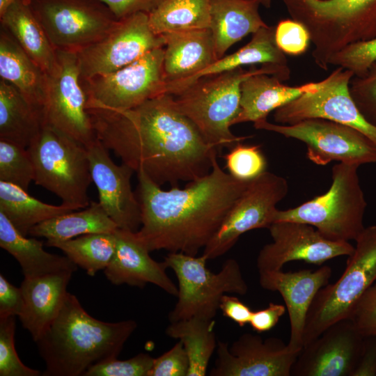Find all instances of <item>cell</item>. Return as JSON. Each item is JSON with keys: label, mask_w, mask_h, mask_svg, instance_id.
I'll list each match as a JSON object with an SVG mask.
<instances>
[{"label": "cell", "mask_w": 376, "mask_h": 376, "mask_svg": "<svg viewBox=\"0 0 376 376\" xmlns=\"http://www.w3.org/2000/svg\"><path fill=\"white\" fill-rule=\"evenodd\" d=\"M97 139L159 186L200 178L219 154L163 93L123 111L87 109Z\"/></svg>", "instance_id": "6da1fadb"}, {"label": "cell", "mask_w": 376, "mask_h": 376, "mask_svg": "<svg viewBox=\"0 0 376 376\" xmlns=\"http://www.w3.org/2000/svg\"><path fill=\"white\" fill-rule=\"evenodd\" d=\"M141 224L135 232L150 252L166 250L197 256L214 236L249 182L225 172L217 157L209 173L189 183L162 189L137 173Z\"/></svg>", "instance_id": "7a4b0ae2"}, {"label": "cell", "mask_w": 376, "mask_h": 376, "mask_svg": "<svg viewBox=\"0 0 376 376\" xmlns=\"http://www.w3.org/2000/svg\"><path fill=\"white\" fill-rule=\"evenodd\" d=\"M136 327L132 320L95 319L68 292L58 316L36 341L45 363L42 375L83 376L91 366L117 358Z\"/></svg>", "instance_id": "3957f363"}, {"label": "cell", "mask_w": 376, "mask_h": 376, "mask_svg": "<svg viewBox=\"0 0 376 376\" xmlns=\"http://www.w3.org/2000/svg\"><path fill=\"white\" fill-rule=\"evenodd\" d=\"M265 73L282 81L290 77L288 65L272 63L251 65L202 77L172 95L178 110L197 128L205 141L221 152L251 136H237L230 127L240 109L241 84L249 77Z\"/></svg>", "instance_id": "277c9868"}, {"label": "cell", "mask_w": 376, "mask_h": 376, "mask_svg": "<svg viewBox=\"0 0 376 376\" xmlns=\"http://www.w3.org/2000/svg\"><path fill=\"white\" fill-rule=\"evenodd\" d=\"M358 168L345 163L335 164L327 191L295 207L277 210L274 223H304L313 226L328 240L355 241L365 228L363 218L367 207Z\"/></svg>", "instance_id": "5b68a950"}, {"label": "cell", "mask_w": 376, "mask_h": 376, "mask_svg": "<svg viewBox=\"0 0 376 376\" xmlns=\"http://www.w3.org/2000/svg\"><path fill=\"white\" fill-rule=\"evenodd\" d=\"M33 163L36 185L52 192L75 210L90 205L92 180L87 148L47 125L26 148Z\"/></svg>", "instance_id": "8992f818"}, {"label": "cell", "mask_w": 376, "mask_h": 376, "mask_svg": "<svg viewBox=\"0 0 376 376\" xmlns=\"http://www.w3.org/2000/svg\"><path fill=\"white\" fill-rule=\"evenodd\" d=\"M207 260L203 254L182 252H169L164 257L178 282V301L168 316L170 322L192 317L214 319L224 295L247 293L248 285L236 260H226L217 273L207 268Z\"/></svg>", "instance_id": "52a82bcc"}, {"label": "cell", "mask_w": 376, "mask_h": 376, "mask_svg": "<svg viewBox=\"0 0 376 376\" xmlns=\"http://www.w3.org/2000/svg\"><path fill=\"white\" fill-rule=\"evenodd\" d=\"M355 242L342 275L334 283L322 287L311 305L304 347L331 324L349 319L357 299L376 281V225L365 227Z\"/></svg>", "instance_id": "ba28073f"}, {"label": "cell", "mask_w": 376, "mask_h": 376, "mask_svg": "<svg viewBox=\"0 0 376 376\" xmlns=\"http://www.w3.org/2000/svg\"><path fill=\"white\" fill-rule=\"evenodd\" d=\"M56 50L78 52L107 36L117 18L100 0H26Z\"/></svg>", "instance_id": "9c48e42d"}, {"label": "cell", "mask_w": 376, "mask_h": 376, "mask_svg": "<svg viewBox=\"0 0 376 376\" xmlns=\"http://www.w3.org/2000/svg\"><path fill=\"white\" fill-rule=\"evenodd\" d=\"M257 130H267L303 142L307 158L325 166L332 161L358 166L376 163V143L359 130L322 118H310L292 125L260 120L253 123Z\"/></svg>", "instance_id": "30bf717a"}, {"label": "cell", "mask_w": 376, "mask_h": 376, "mask_svg": "<svg viewBox=\"0 0 376 376\" xmlns=\"http://www.w3.org/2000/svg\"><path fill=\"white\" fill-rule=\"evenodd\" d=\"M164 47L113 72L80 79L87 109L127 110L165 93Z\"/></svg>", "instance_id": "8fae6325"}, {"label": "cell", "mask_w": 376, "mask_h": 376, "mask_svg": "<svg viewBox=\"0 0 376 376\" xmlns=\"http://www.w3.org/2000/svg\"><path fill=\"white\" fill-rule=\"evenodd\" d=\"M47 74L42 125H49L88 147L96 139L87 97L80 81L76 52L56 50L55 68Z\"/></svg>", "instance_id": "7c38bea8"}, {"label": "cell", "mask_w": 376, "mask_h": 376, "mask_svg": "<svg viewBox=\"0 0 376 376\" xmlns=\"http://www.w3.org/2000/svg\"><path fill=\"white\" fill-rule=\"evenodd\" d=\"M288 189L285 178L267 171L251 180L203 249V255L207 260L222 256L242 235L268 228L274 221L276 205L286 196Z\"/></svg>", "instance_id": "4fadbf2b"}, {"label": "cell", "mask_w": 376, "mask_h": 376, "mask_svg": "<svg viewBox=\"0 0 376 376\" xmlns=\"http://www.w3.org/2000/svg\"><path fill=\"white\" fill-rule=\"evenodd\" d=\"M164 45V36L152 31L148 14L121 18L107 36L77 52L80 79L113 72Z\"/></svg>", "instance_id": "5bb4252c"}, {"label": "cell", "mask_w": 376, "mask_h": 376, "mask_svg": "<svg viewBox=\"0 0 376 376\" xmlns=\"http://www.w3.org/2000/svg\"><path fill=\"white\" fill-rule=\"evenodd\" d=\"M353 73L341 67L324 79L317 91L306 93L276 109L278 124L292 125L310 118H322L352 127L376 143V127L363 116L350 92Z\"/></svg>", "instance_id": "9a60e30c"}, {"label": "cell", "mask_w": 376, "mask_h": 376, "mask_svg": "<svg viewBox=\"0 0 376 376\" xmlns=\"http://www.w3.org/2000/svg\"><path fill=\"white\" fill-rule=\"evenodd\" d=\"M268 229L273 241L258 255V272L280 270L285 264L296 260L321 265L337 257L349 256L354 249L349 242L328 240L304 223L277 221Z\"/></svg>", "instance_id": "2e32d148"}, {"label": "cell", "mask_w": 376, "mask_h": 376, "mask_svg": "<svg viewBox=\"0 0 376 376\" xmlns=\"http://www.w3.org/2000/svg\"><path fill=\"white\" fill-rule=\"evenodd\" d=\"M300 352L281 339L245 333L229 345L218 340L210 376H291Z\"/></svg>", "instance_id": "e0dca14e"}, {"label": "cell", "mask_w": 376, "mask_h": 376, "mask_svg": "<svg viewBox=\"0 0 376 376\" xmlns=\"http://www.w3.org/2000/svg\"><path fill=\"white\" fill-rule=\"evenodd\" d=\"M363 337L350 320L329 326L303 347L291 371L292 376H352L357 365Z\"/></svg>", "instance_id": "ac0fdd59"}, {"label": "cell", "mask_w": 376, "mask_h": 376, "mask_svg": "<svg viewBox=\"0 0 376 376\" xmlns=\"http://www.w3.org/2000/svg\"><path fill=\"white\" fill-rule=\"evenodd\" d=\"M92 180L99 203L118 228L136 232L141 224V207L132 189L134 171L125 164H115L108 149L97 139L86 147Z\"/></svg>", "instance_id": "d6986e66"}, {"label": "cell", "mask_w": 376, "mask_h": 376, "mask_svg": "<svg viewBox=\"0 0 376 376\" xmlns=\"http://www.w3.org/2000/svg\"><path fill=\"white\" fill-rule=\"evenodd\" d=\"M331 274V267L327 265L315 271L259 272L260 285L265 290L279 292L285 301L290 327L288 345L291 350L300 352L303 348L308 312L318 292L328 284Z\"/></svg>", "instance_id": "ffe728a7"}, {"label": "cell", "mask_w": 376, "mask_h": 376, "mask_svg": "<svg viewBox=\"0 0 376 376\" xmlns=\"http://www.w3.org/2000/svg\"><path fill=\"white\" fill-rule=\"evenodd\" d=\"M115 235V253L104 269L107 279L112 284L143 288L151 283L170 295L178 296V288L167 274L166 263L150 257L149 250L135 232L118 228Z\"/></svg>", "instance_id": "44dd1931"}, {"label": "cell", "mask_w": 376, "mask_h": 376, "mask_svg": "<svg viewBox=\"0 0 376 376\" xmlns=\"http://www.w3.org/2000/svg\"><path fill=\"white\" fill-rule=\"evenodd\" d=\"M74 272L63 271L26 279L21 284L24 306L19 316L23 327L36 342L58 316Z\"/></svg>", "instance_id": "7402d4cb"}, {"label": "cell", "mask_w": 376, "mask_h": 376, "mask_svg": "<svg viewBox=\"0 0 376 376\" xmlns=\"http://www.w3.org/2000/svg\"><path fill=\"white\" fill-rule=\"evenodd\" d=\"M324 80L299 86H288L276 76L260 73L246 78L241 84L240 109L232 125L267 119L272 111L299 96L318 91Z\"/></svg>", "instance_id": "603a6c76"}, {"label": "cell", "mask_w": 376, "mask_h": 376, "mask_svg": "<svg viewBox=\"0 0 376 376\" xmlns=\"http://www.w3.org/2000/svg\"><path fill=\"white\" fill-rule=\"evenodd\" d=\"M162 36L165 40L163 70L166 84L193 76L218 60L210 29Z\"/></svg>", "instance_id": "cb8c5ba5"}, {"label": "cell", "mask_w": 376, "mask_h": 376, "mask_svg": "<svg viewBox=\"0 0 376 376\" xmlns=\"http://www.w3.org/2000/svg\"><path fill=\"white\" fill-rule=\"evenodd\" d=\"M258 0H210V30L217 59L235 43L268 26L259 13Z\"/></svg>", "instance_id": "d4e9b609"}, {"label": "cell", "mask_w": 376, "mask_h": 376, "mask_svg": "<svg viewBox=\"0 0 376 376\" xmlns=\"http://www.w3.org/2000/svg\"><path fill=\"white\" fill-rule=\"evenodd\" d=\"M274 34L275 26L260 28L252 34L251 40L237 52L217 60L193 76L167 83L165 93L175 94L202 77L222 73L244 65L267 63L288 65L285 54L276 44Z\"/></svg>", "instance_id": "484cf974"}, {"label": "cell", "mask_w": 376, "mask_h": 376, "mask_svg": "<svg viewBox=\"0 0 376 376\" xmlns=\"http://www.w3.org/2000/svg\"><path fill=\"white\" fill-rule=\"evenodd\" d=\"M0 77L14 86L42 112L45 101L47 74L2 26L0 27Z\"/></svg>", "instance_id": "4316f807"}, {"label": "cell", "mask_w": 376, "mask_h": 376, "mask_svg": "<svg viewBox=\"0 0 376 376\" xmlns=\"http://www.w3.org/2000/svg\"><path fill=\"white\" fill-rule=\"evenodd\" d=\"M0 246L19 264L24 278H35L63 271L75 272L77 266L66 256L48 253L43 242L27 238L0 212Z\"/></svg>", "instance_id": "83f0119b"}, {"label": "cell", "mask_w": 376, "mask_h": 376, "mask_svg": "<svg viewBox=\"0 0 376 376\" xmlns=\"http://www.w3.org/2000/svg\"><path fill=\"white\" fill-rule=\"evenodd\" d=\"M1 26L46 72L56 64V49L26 0H15L0 15Z\"/></svg>", "instance_id": "f1b7e54d"}, {"label": "cell", "mask_w": 376, "mask_h": 376, "mask_svg": "<svg viewBox=\"0 0 376 376\" xmlns=\"http://www.w3.org/2000/svg\"><path fill=\"white\" fill-rule=\"evenodd\" d=\"M42 127L41 111L0 79V139L27 148Z\"/></svg>", "instance_id": "f546056e"}, {"label": "cell", "mask_w": 376, "mask_h": 376, "mask_svg": "<svg viewBox=\"0 0 376 376\" xmlns=\"http://www.w3.org/2000/svg\"><path fill=\"white\" fill-rule=\"evenodd\" d=\"M118 228L99 202L46 220L35 226L29 235L48 241H63L92 233H113Z\"/></svg>", "instance_id": "4dcf8cb0"}, {"label": "cell", "mask_w": 376, "mask_h": 376, "mask_svg": "<svg viewBox=\"0 0 376 376\" xmlns=\"http://www.w3.org/2000/svg\"><path fill=\"white\" fill-rule=\"evenodd\" d=\"M74 210H77L63 203H44L17 185L0 181V212L24 235L39 224Z\"/></svg>", "instance_id": "1f68e13d"}, {"label": "cell", "mask_w": 376, "mask_h": 376, "mask_svg": "<svg viewBox=\"0 0 376 376\" xmlns=\"http://www.w3.org/2000/svg\"><path fill=\"white\" fill-rule=\"evenodd\" d=\"M215 321L192 317L170 322L166 334L180 341L187 354L189 368L187 376H205L209 361L217 347Z\"/></svg>", "instance_id": "d6a6232c"}, {"label": "cell", "mask_w": 376, "mask_h": 376, "mask_svg": "<svg viewBox=\"0 0 376 376\" xmlns=\"http://www.w3.org/2000/svg\"><path fill=\"white\" fill-rule=\"evenodd\" d=\"M210 0H164L148 14L157 35L191 29H209Z\"/></svg>", "instance_id": "836d02e7"}, {"label": "cell", "mask_w": 376, "mask_h": 376, "mask_svg": "<svg viewBox=\"0 0 376 376\" xmlns=\"http://www.w3.org/2000/svg\"><path fill=\"white\" fill-rule=\"evenodd\" d=\"M322 9L343 33L359 40L376 38V0H324Z\"/></svg>", "instance_id": "e575fe53"}, {"label": "cell", "mask_w": 376, "mask_h": 376, "mask_svg": "<svg viewBox=\"0 0 376 376\" xmlns=\"http://www.w3.org/2000/svg\"><path fill=\"white\" fill-rule=\"evenodd\" d=\"M116 244L115 233H92L68 240L46 242L47 246L61 249L91 276L108 266L114 255Z\"/></svg>", "instance_id": "d590c367"}, {"label": "cell", "mask_w": 376, "mask_h": 376, "mask_svg": "<svg viewBox=\"0 0 376 376\" xmlns=\"http://www.w3.org/2000/svg\"><path fill=\"white\" fill-rule=\"evenodd\" d=\"M34 178V166L27 148L0 139V181L27 191Z\"/></svg>", "instance_id": "8d00e7d4"}, {"label": "cell", "mask_w": 376, "mask_h": 376, "mask_svg": "<svg viewBox=\"0 0 376 376\" xmlns=\"http://www.w3.org/2000/svg\"><path fill=\"white\" fill-rule=\"evenodd\" d=\"M224 159L228 173L238 180L250 181L266 171L267 160L260 146L240 142L230 148Z\"/></svg>", "instance_id": "74e56055"}, {"label": "cell", "mask_w": 376, "mask_h": 376, "mask_svg": "<svg viewBox=\"0 0 376 376\" xmlns=\"http://www.w3.org/2000/svg\"><path fill=\"white\" fill-rule=\"evenodd\" d=\"M376 62V38L349 44L333 54L328 65L351 71L361 77Z\"/></svg>", "instance_id": "f35d334b"}, {"label": "cell", "mask_w": 376, "mask_h": 376, "mask_svg": "<svg viewBox=\"0 0 376 376\" xmlns=\"http://www.w3.org/2000/svg\"><path fill=\"white\" fill-rule=\"evenodd\" d=\"M15 316L0 320V376H39L41 373L25 366L15 346Z\"/></svg>", "instance_id": "ab89813d"}, {"label": "cell", "mask_w": 376, "mask_h": 376, "mask_svg": "<svg viewBox=\"0 0 376 376\" xmlns=\"http://www.w3.org/2000/svg\"><path fill=\"white\" fill-rule=\"evenodd\" d=\"M154 358L139 353L127 360L107 359L91 366L83 376H149Z\"/></svg>", "instance_id": "60d3db41"}, {"label": "cell", "mask_w": 376, "mask_h": 376, "mask_svg": "<svg viewBox=\"0 0 376 376\" xmlns=\"http://www.w3.org/2000/svg\"><path fill=\"white\" fill-rule=\"evenodd\" d=\"M350 92L365 119L376 127V62L361 77H353Z\"/></svg>", "instance_id": "b9f144b4"}, {"label": "cell", "mask_w": 376, "mask_h": 376, "mask_svg": "<svg viewBox=\"0 0 376 376\" xmlns=\"http://www.w3.org/2000/svg\"><path fill=\"white\" fill-rule=\"evenodd\" d=\"M275 42L285 54L299 56L308 49L310 34L301 22L292 18L279 21L275 26Z\"/></svg>", "instance_id": "7bdbcfd3"}, {"label": "cell", "mask_w": 376, "mask_h": 376, "mask_svg": "<svg viewBox=\"0 0 376 376\" xmlns=\"http://www.w3.org/2000/svg\"><path fill=\"white\" fill-rule=\"evenodd\" d=\"M349 320L363 337L376 336V283L357 299Z\"/></svg>", "instance_id": "ee69618b"}, {"label": "cell", "mask_w": 376, "mask_h": 376, "mask_svg": "<svg viewBox=\"0 0 376 376\" xmlns=\"http://www.w3.org/2000/svg\"><path fill=\"white\" fill-rule=\"evenodd\" d=\"M189 361L182 343L178 340L168 351L154 358L149 376H187Z\"/></svg>", "instance_id": "f6af8a7d"}, {"label": "cell", "mask_w": 376, "mask_h": 376, "mask_svg": "<svg viewBox=\"0 0 376 376\" xmlns=\"http://www.w3.org/2000/svg\"><path fill=\"white\" fill-rule=\"evenodd\" d=\"M24 300L21 288L10 283L0 274V320L11 316H19L22 313Z\"/></svg>", "instance_id": "bcb514c9"}, {"label": "cell", "mask_w": 376, "mask_h": 376, "mask_svg": "<svg viewBox=\"0 0 376 376\" xmlns=\"http://www.w3.org/2000/svg\"><path fill=\"white\" fill-rule=\"evenodd\" d=\"M121 19L136 13L149 14L164 0H100Z\"/></svg>", "instance_id": "7dc6e473"}, {"label": "cell", "mask_w": 376, "mask_h": 376, "mask_svg": "<svg viewBox=\"0 0 376 376\" xmlns=\"http://www.w3.org/2000/svg\"><path fill=\"white\" fill-rule=\"evenodd\" d=\"M285 311V306L270 302L267 308L253 311L249 324L257 333L268 331L277 324Z\"/></svg>", "instance_id": "c3c4849f"}, {"label": "cell", "mask_w": 376, "mask_h": 376, "mask_svg": "<svg viewBox=\"0 0 376 376\" xmlns=\"http://www.w3.org/2000/svg\"><path fill=\"white\" fill-rule=\"evenodd\" d=\"M219 309L224 316L229 318L240 327L249 324L253 311L237 297L224 295L221 298Z\"/></svg>", "instance_id": "681fc988"}, {"label": "cell", "mask_w": 376, "mask_h": 376, "mask_svg": "<svg viewBox=\"0 0 376 376\" xmlns=\"http://www.w3.org/2000/svg\"><path fill=\"white\" fill-rule=\"evenodd\" d=\"M352 376H376V336L363 337L362 350Z\"/></svg>", "instance_id": "f907efd6"}, {"label": "cell", "mask_w": 376, "mask_h": 376, "mask_svg": "<svg viewBox=\"0 0 376 376\" xmlns=\"http://www.w3.org/2000/svg\"><path fill=\"white\" fill-rule=\"evenodd\" d=\"M15 0H0V15H2L7 8Z\"/></svg>", "instance_id": "816d5d0a"}, {"label": "cell", "mask_w": 376, "mask_h": 376, "mask_svg": "<svg viewBox=\"0 0 376 376\" xmlns=\"http://www.w3.org/2000/svg\"><path fill=\"white\" fill-rule=\"evenodd\" d=\"M260 5L263 6L264 7L269 8H270L272 5V0H258Z\"/></svg>", "instance_id": "f5cc1de1"}]
</instances>
